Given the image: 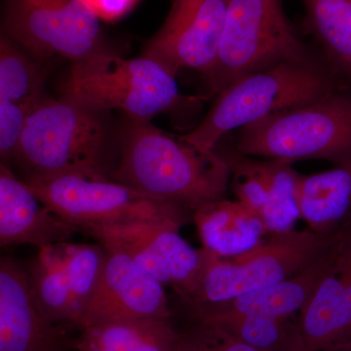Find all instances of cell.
Wrapping results in <instances>:
<instances>
[{
    "mask_svg": "<svg viewBox=\"0 0 351 351\" xmlns=\"http://www.w3.org/2000/svg\"><path fill=\"white\" fill-rule=\"evenodd\" d=\"M120 133L108 110L64 95L45 97L27 117L13 162L23 180L63 175L112 180Z\"/></svg>",
    "mask_w": 351,
    "mask_h": 351,
    "instance_id": "1",
    "label": "cell"
},
{
    "mask_svg": "<svg viewBox=\"0 0 351 351\" xmlns=\"http://www.w3.org/2000/svg\"><path fill=\"white\" fill-rule=\"evenodd\" d=\"M230 176L226 157L176 140L149 120L128 117L120 133L112 180L193 213L223 198Z\"/></svg>",
    "mask_w": 351,
    "mask_h": 351,
    "instance_id": "2",
    "label": "cell"
},
{
    "mask_svg": "<svg viewBox=\"0 0 351 351\" xmlns=\"http://www.w3.org/2000/svg\"><path fill=\"white\" fill-rule=\"evenodd\" d=\"M331 94L326 75L304 61L285 62L240 78L226 88L199 125L181 138L206 154L228 132L308 105Z\"/></svg>",
    "mask_w": 351,
    "mask_h": 351,
    "instance_id": "3",
    "label": "cell"
},
{
    "mask_svg": "<svg viewBox=\"0 0 351 351\" xmlns=\"http://www.w3.org/2000/svg\"><path fill=\"white\" fill-rule=\"evenodd\" d=\"M239 151L289 163L311 158L350 162L351 97L331 93L244 127Z\"/></svg>",
    "mask_w": 351,
    "mask_h": 351,
    "instance_id": "4",
    "label": "cell"
},
{
    "mask_svg": "<svg viewBox=\"0 0 351 351\" xmlns=\"http://www.w3.org/2000/svg\"><path fill=\"white\" fill-rule=\"evenodd\" d=\"M341 228L332 234L309 228L270 234L253 250L232 258L218 257L203 248L199 282L184 302L189 306L219 304L290 278L329 250L341 237Z\"/></svg>",
    "mask_w": 351,
    "mask_h": 351,
    "instance_id": "5",
    "label": "cell"
},
{
    "mask_svg": "<svg viewBox=\"0 0 351 351\" xmlns=\"http://www.w3.org/2000/svg\"><path fill=\"white\" fill-rule=\"evenodd\" d=\"M63 91L101 110L149 121L180 99L176 75L162 64L145 56L124 59L110 50L73 64Z\"/></svg>",
    "mask_w": 351,
    "mask_h": 351,
    "instance_id": "6",
    "label": "cell"
},
{
    "mask_svg": "<svg viewBox=\"0 0 351 351\" xmlns=\"http://www.w3.org/2000/svg\"><path fill=\"white\" fill-rule=\"evenodd\" d=\"M304 60L306 49L282 0H228L218 58L207 75L211 94L252 73Z\"/></svg>",
    "mask_w": 351,
    "mask_h": 351,
    "instance_id": "7",
    "label": "cell"
},
{
    "mask_svg": "<svg viewBox=\"0 0 351 351\" xmlns=\"http://www.w3.org/2000/svg\"><path fill=\"white\" fill-rule=\"evenodd\" d=\"M53 213L78 232L135 221H188L186 208L107 179L77 175L23 180Z\"/></svg>",
    "mask_w": 351,
    "mask_h": 351,
    "instance_id": "8",
    "label": "cell"
},
{
    "mask_svg": "<svg viewBox=\"0 0 351 351\" xmlns=\"http://www.w3.org/2000/svg\"><path fill=\"white\" fill-rule=\"evenodd\" d=\"M2 32L38 61L75 64L108 50L100 19L82 0H5Z\"/></svg>",
    "mask_w": 351,
    "mask_h": 351,
    "instance_id": "9",
    "label": "cell"
},
{
    "mask_svg": "<svg viewBox=\"0 0 351 351\" xmlns=\"http://www.w3.org/2000/svg\"><path fill=\"white\" fill-rule=\"evenodd\" d=\"M182 226L175 221H135L101 226L86 233L107 250L133 258L159 282L174 289L184 302L199 282L205 252L182 239Z\"/></svg>",
    "mask_w": 351,
    "mask_h": 351,
    "instance_id": "10",
    "label": "cell"
},
{
    "mask_svg": "<svg viewBox=\"0 0 351 351\" xmlns=\"http://www.w3.org/2000/svg\"><path fill=\"white\" fill-rule=\"evenodd\" d=\"M38 250L27 267L39 306L54 324L78 328L100 277L105 247L62 242Z\"/></svg>",
    "mask_w": 351,
    "mask_h": 351,
    "instance_id": "11",
    "label": "cell"
},
{
    "mask_svg": "<svg viewBox=\"0 0 351 351\" xmlns=\"http://www.w3.org/2000/svg\"><path fill=\"white\" fill-rule=\"evenodd\" d=\"M228 4V0H174L142 56L158 62L174 75L182 69L208 75L218 58Z\"/></svg>",
    "mask_w": 351,
    "mask_h": 351,
    "instance_id": "12",
    "label": "cell"
},
{
    "mask_svg": "<svg viewBox=\"0 0 351 351\" xmlns=\"http://www.w3.org/2000/svg\"><path fill=\"white\" fill-rule=\"evenodd\" d=\"M170 316L163 284L129 256L106 249L100 277L78 329Z\"/></svg>",
    "mask_w": 351,
    "mask_h": 351,
    "instance_id": "13",
    "label": "cell"
},
{
    "mask_svg": "<svg viewBox=\"0 0 351 351\" xmlns=\"http://www.w3.org/2000/svg\"><path fill=\"white\" fill-rule=\"evenodd\" d=\"M62 325L39 306L29 267L13 258L0 261V351H63L69 343Z\"/></svg>",
    "mask_w": 351,
    "mask_h": 351,
    "instance_id": "14",
    "label": "cell"
},
{
    "mask_svg": "<svg viewBox=\"0 0 351 351\" xmlns=\"http://www.w3.org/2000/svg\"><path fill=\"white\" fill-rule=\"evenodd\" d=\"M339 239L341 237L315 262L290 278L219 304L189 306V311L196 320L207 323L244 316L283 317L299 314L336 262Z\"/></svg>",
    "mask_w": 351,
    "mask_h": 351,
    "instance_id": "15",
    "label": "cell"
},
{
    "mask_svg": "<svg viewBox=\"0 0 351 351\" xmlns=\"http://www.w3.org/2000/svg\"><path fill=\"white\" fill-rule=\"evenodd\" d=\"M75 226L59 218L34 195L9 166L0 165V246L34 245L38 249L69 242Z\"/></svg>",
    "mask_w": 351,
    "mask_h": 351,
    "instance_id": "16",
    "label": "cell"
},
{
    "mask_svg": "<svg viewBox=\"0 0 351 351\" xmlns=\"http://www.w3.org/2000/svg\"><path fill=\"white\" fill-rule=\"evenodd\" d=\"M193 219L203 248L221 258L244 255L269 234L262 217L239 200L206 203L193 212Z\"/></svg>",
    "mask_w": 351,
    "mask_h": 351,
    "instance_id": "17",
    "label": "cell"
},
{
    "mask_svg": "<svg viewBox=\"0 0 351 351\" xmlns=\"http://www.w3.org/2000/svg\"><path fill=\"white\" fill-rule=\"evenodd\" d=\"M298 205L309 230L339 232L351 215V161L320 174L300 176Z\"/></svg>",
    "mask_w": 351,
    "mask_h": 351,
    "instance_id": "18",
    "label": "cell"
},
{
    "mask_svg": "<svg viewBox=\"0 0 351 351\" xmlns=\"http://www.w3.org/2000/svg\"><path fill=\"white\" fill-rule=\"evenodd\" d=\"M180 332L170 318H149L80 328L73 351H178Z\"/></svg>",
    "mask_w": 351,
    "mask_h": 351,
    "instance_id": "19",
    "label": "cell"
},
{
    "mask_svg": "<svg viewBox=\"0 0 351 351\" xmlns=\"http://www.w3.org/2000/svg\"><path fill=\"white\" fill-rule=\"evenodd\" d=\"M36 58L2 34L0 39V99L31 113L45 98V73Z\"/></svg>",
    "mask_w": 351,
    "mask_h": 351,
    "instance_id": "20",
    "label": "cell"
},
{
    "mask_svg": "<svg viewBox=\"0 0 351 351\" xmlns=\"http://www.w3.org/2000/svg\"><path fill=\"white\" fill-rule=\"evenodd\" d=\"M304 25L339 63L351 66V0H302Z\"/></svg>",
    "mask_w": 351,
    "mask_h": 351,
    "instance_id": "21",
    "label": "cell"
},
{
    "mask_svg": "<svg viewBox=\"0 0 351 351\" xmlns=\"http://www.w3.org/2000/svg\"><path fill=\"white\" fill-rule=\"evenodd\" d=\"M269 193V202L262 215L269 234L292 232L301 219L298 205L300 176L291 163L280 160L258 161Z\"/></svg>",
    "mask_w": 351,
    "mask_h": 351,
    "instance_id": "22",
    "label": "cell"
},
{
    "mask_svg": "<svg viewBox=\"0 0 351 351\" xmlns=\"http://www.w3.org/2000/svg\"><path fill=\"white\" fill-rule=\"evenodd\" d=\"M298 317L299 314L283 317L244 316L212 324L223 327L234 338L256 350L299 351Z\"/></svg>",
    "mask_w": 351,
    "mask_h": 351,
    "instance_id": "23",
    "label": "cell"
},
{
    "mask_svg": "<svg viewBox=\"0 0 351 351\" xmlns=\"http://www.w3.org/2000/svg\"><path fill=\"white\" fill-rule=\"evenodd\" d=\"M178 351H261L242 343L223 327L199 322L180 334Z\"/></svg>",
    "mask_w": 351,
    "mask_h": 351,
    "instance_id": "24",
    "label": "cell"
},
{
    "mask_svg": "<svg viewBox=\"0 0 351 351\" xmlns=\"http://www.w3.org/2000/svg\"><path fill=\"white\" fill-rule=\"evenodd\" d=\"M29 114L17 104L0 99V156L7 166L13 162Z\"/></svg>",
    "mask_w": 351,
    "mask_h": 351,
    "instance_id": "25",
    "label": "cell"
},
{
    "mask_svg": "<svg viewBox=\"0 0 351 351\" xmlns=\"http://www.w3.org/2000/svg\"><path fill=\"white\" fill-rule=\"evenodd\" d=\"M104 22L119 21L130 12L140 0H82Z\"/></svg>",
    "mask_w": 351,
    "mask_h": 351,
    "instance_id": "26",
    "label": "cell"
},
{
    "mask_svg": "<svg viewBox=\"0 0 351 351\" xmlns=\"http://www.w3.org/2000/svg\"><path fill=\"white\" fill-rule=\"evenodd\" d=\"M337 265L345 284L346 300L351 317V215L341 228Z\"/></svg>",
    "mask_w": 351,
    "mask_h": 351,
    "instance_id": "27",
    "label": "cell"
},
{
    "mask_svg": "<svg viewBox=\"0 0 351 351\" xmlns=\"http://www.w3.org/2000/svg\"><path fill=\"white\" fill-rule=\"evenodd\" d=\"M323 351H351V343L334 346V348H328V350Z\"/></svg>",
    "mask_w": 351,
    "mask_h": 351,
    "instance_id": "28",
    "label": "cell"
}]
</instances>
